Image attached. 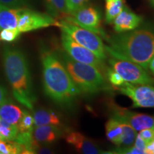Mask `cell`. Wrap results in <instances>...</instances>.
I'll list each match as a JSON object with an SVG mask.
<instances>
[{
    "instance_id": "obj_1",
    "label": "cell",
    "mask_w": 154,
    "mask_h": 154,
    "mask_svg": "<svg viewBox=\"0 0 154 154\" xmlns=\"http://www.w3.org/2000/svg\"><path fill=\"white\" fill-rule=\"evenodd\" d=\"M106 41V51L112 57L134 62L146 71L154 57V32L147 29H139L119 33Z\"/></svg>"
},
{
    "instance_id": "obj_2",
    "label": "cell",
    "mask_w": 154,
    "mask_h": 154,
    "mask_svg": "<svg viewBox=\"0 0 154 154\" xmlns=\"http://www.w3.org/2000/svg\"><path fill=\"white\" fill-rule=\"evenodd\" d=\"M44 89L56 103L70 106L82 94L67 72L57 53L47 48L41 49Z\"/></svg>"
},
{
    "instance_id": "obj_3",
    "label": "cell",
    "mask_w": 154,
    "mask_h": 154,
    "mask_svg": "<svg viewBox=\"0 0 154 154\" xmlns=\"http://www.w3.org/2000/svg\"><path fill=\"white\" fill-rule=\"evenodd\" d=\"M3 57L5 73L13 95L21 104L32 110L36 97L26 57L22 51L10 47L5 48Z\"/></svg>"
},
{
    "instance_id": "obj_4",
    "label": "cell",
    "mask_w": 154,
    "mask_h": 154,
    "mask_svg": "<svg viewBox=\"0 0 154 154\" xmlns=\"http://www.w3.org/2000/svg\"><path fill=\"white\" fill-rule=\"evenodd\" d=\"M60 59L82 93L96 94L109 88L101 70L96 66L79 62L66 52L61 54Z\"/></svg>"
},
{
    "instance_id": "obj_5",
    "label": "cell",
    "mask_w": 154,
    "mask_h": 154,
    "mask_svg": "<svg viewBox=\"0 0 154 154\" xmlns=\"http://www.w3.org/2000/svg\"><path fill=\"white\" fill-rule=\"evenodd\" d=\"M59 27L61 28V32L66 33L75 42L90 50L100 60L103 61L106 59L105 45L101 36L97 34L65 19L60 20Z\"/></svg>"
},
{
    "instance_id": "obj_6",
    "label": "cell",
    "mask_w": 154,
    "mask_h": 154,
    "mask_svg": "<svg viewBox=\"0 0 154 154\" xmlns=\"http://www.w3.org/2000/svg\"><path fill=\"white\" fill-rule=\"evenodd\" d=\"M111 68L121 75L126 82L133 84L154 86V79L146 69L131 61L111 57L109 59Z\"/></svg>"
},
{
    "instance_id": "obj_7",
    "label": "cell",
    "mask_w": 154,
    "mask_h": 154,
    "mask_svg": "<svg viewBox=\"0 0 154 154\" xmlns=\"http://www.w3.org/2000/svg\"><path fill=\"white\" fill-rule=\"evenodd\" d=\"M50 26H59V22L50 16L29 9L21 8L19 10L17 29L20 33L32 32Z\"/></svg>"
},
{
    "instance_id": "obj_8",
    "label": "cell",
    "mask_w": 154,
    "mask_h": 154,
    "mask_svg": "<svg viewBox=\"0 0 154 154\" xmlns=\"http://www.w3.org/2000/svg\"><path fill=\"white\" fill-rule=\"evenodd\" d=\"M64 19L81 27L91 31L103 37L106 40L107 39L108 37L101 29V14L95 7L86 5L74 11L72 15Z\"/></svg>"
},
{
    "instance_id": "obj_9",
    "label": "cell",
    "mask_w": 154,
    "mask_h": 154,
    "mask_svg": "<svg viewBox=\"0 0 154 154\" xmlns=\"http://www.w3.org/2000/svg\"><path fill=\"white\" fill-rule=\"evenodd\" d=\"M116 88L132 100L134 108H154L153 86L126 82L124 85Z\"/></svg>"
},
{
    "instance_id": "obj_10",
    "label": "cell",
    "mask_w": 154,
    "mask_h": 154,
    "mask_svg": "<svg viewBox=\"0 0 154 154\" xmlns=\"http://www.w3.org/2000/svg\"><path fill=\"white\" fill-rule=\"evenodd\" d=\"M61 44L66 53L74 60L92 65L100 70L103 68V61L100 60L90 50L80 45L63 32H61Z\"/></svg>"
},
{
    "instance_id": "obj_11",
    "label": "cell",
    "mask_w": 154,
    "mask_h": 154,
    "mask_svg": "<svg viewBox=\"0 0 154 154\" xmlns=\"http://www.w3.org/2000/svg\"><path fill=\"white\" fill-rule=\"evenodd\" d=\"M111 117L120 122L129 124L136 131L145 128H154V118L151 116L131 111L119 106L111 105Z\"/></svg>"
},
{
    "instance_id": "obj_12",
    "label": "cell",
    "mask_w": 154,
    "mask_h": 154,
    "mask_svg": "<svg viewBox=\"0 0 154 154\" xmlns=\"http://www.w3.org/2000/svg\"><path fill=\"white\" fill-rule=\"evenodd\" d=\"M142 22L143 17L133 12L126 6H124L122 11L113 21V29L117 33L130 32L138 28Z\"/></svg>"
},
{
    "instance_id": "obj_13",
    "label": "cell",
    "mask_w": 154,
    "mask_h": 154,
    "mask_svg": "<svg viewBox=\"0 0 154 154\" xmlns=\"http://www.w3.org/2000/svg\"><path fill=\"white\" fill-rule=\"evenodd\" d=\"M66 141L80 153L85 154L103 153L93 140L79 132L71 131L66 136Z\"/></svg>"
},
{
    "instance_id": "obj_14",
    "label": "cell",
    "mask_w": 154,
    "mask_h": 154,
    "mask_svg": "<svg viewBox=\"0 0 154 154\" xmlns=\"http://www.w3.org/2000/svg\"><path fill=\"white\" fill-rule=\"evenodd\" d=\"M61 136L60 128L55 125L36 126L32 132V137L38 143H52Z\"/></svg>"
},
{
    "instance_id": "obj_15",
    "label": "cell",
    "mask_w": 154,
    "mask_h": 154,
    "mask_svg": "<svg viewBox=\"0 0 154 154\" xmlns=\"http://www.w3.org/2000/svg\"><path fill=\"white\" fill-rule=\"evenodd\" d=\"M20 9L9 8L0 5V31L17 28Z\"/></svg>"
},
{
    "instance_id": "obj_16",
    "label": "cell",
    "mask_w": 154,
    "mask_h": 154,
    "mask_svg": "<svg viewBox=\"0 0 154 154\" xmlns=\"http://www.w3.org/2000/svg\"><path fill=\"white\" fill-rule=\"evenodd\" d=\"M23 111L13 103H7V101L0 105V118L13 125H17L22 118Z\"/></svg>"
},
{
    "instance_id": "obj_17",
    "label": "cell",
    "mask_w": 154,
    "mask_h": 154,
    "mask_svg": "<svg viewBox=\"0 0 154 154\" xmlns=\"http://www.w3.org/2000/svg\"><path fill=\"white\" fill-rule=\"evenodd\" d=\"M34 123L35 126H44V125H55L59 126L61 124L59 116L54 111L48 109H39L34 113Z\"/></svg>"
},
{
    "instance_id": "obj_18",
    "label": "cell",
    "mask_w": 154,
    "mask_h": 154,
    "mask_svg": "<svg viewBox=\"0 0 154 154\" xmlns=\"http://www.w3.org/2000/svg\"><path fill=\"white\" fill-rule=\"evenodd\" d=\"M48 14L54 18L62 20L69 16L65 0H44Z\"/></svg>"
},
{
    "instance_id": "obj_19",
    "label": "cell",
    "mask_w": 154,
    "mask_h": 154,
    "mask_svg": "<svg viewBox=\"0 0 154 154\" xmlns=\"http://www.w3.org/2000/svg\"><path fill=\"white\" fill-rule=\"evenodd\" d=\"M106 135L108 140L113 143L114 145L121 146V137L122 134V128H121L120 121L111 117L106 121L105 125Z\"/></svg>"
},
{
    "instance_id": "obj_20",
    "label": "cell",
    "mask_w": 154,
    "mask_h": 154,
    "mask_svg": "<svg viewBox=\"0 0 154 154\" xmlns=\"http://www.w3.org/2000/svg\"><path fill=\"white\" fill-rule=\"evenodd\" d=\"M106 2V22L109 24L113 21L125 6L124 0H105Z\"/></svg>"
},
{
    "instance_id": "obj_21",
    "label": "cell",
    "mask_w": 154,
    "mask_h": 154,
    "mask_svg": "<svg viewBox=\"0 0 154 154\" xmlns=\"http://www.w3.org/2000/svg\"><path fill=\"white\" fill-rule=\"evenodd\" d=\"M122 128V134L121 137V146L122 147H129L134 143L135 138L137 134L136 131L129 124L120 122Z\"/></svg>"
},
{
    "instance_id": "obj_22",
    "label": "cell",
    "mask_w": 154,
    "mask_h": 154,
    "mask_svg": "<svg viewBox=\"0 0 154 154\" xmlns=\"http://www.w3.org/2000/svg\"><path fill=\"white\" fill-rule=\"evenodd\" d=\"M18 134L17 125H13L0 118V136L3 140H14Z\"/></svg>"
},
{
    "instance_id": "obj_23",
    "label": "cell",
    "mask_w": 154,
    "mask_h": 154,
    "mask_svg": "<svg viewBox=\"0 0 154 154\" xmlns=\"http://www.w3.org/2000/svg\"><path fill=\"white\" fill-rule=\"evenodd\" d=\"M34 118L28 111H23L22 118L20 119L17 126L19 133L33 132L34 129Z\"/></svg>"
},
{
    "instance_id": "obj_24",
    "label": "cell",
    "mask_w": 154,
    "mask_h": 154,
    "mask_svg": "<svg viewBox=\"0 0 154 154\" xmlns=\"http://www.w3.org/2000/svg\"><path fill=\"white\" fill-rule=\"evenodd\" d=\"M106 76L109 82L115 88L124 85L125 82H126V81L121 77V75L112 68L107 69Z\"/></svg>"
},
{
    "instance_id": "obj_25",
    "label": "cell",
    "mask_w": 154,
    "mask_h": 154,
    "mask_svg": "<svg viewBox=\"0 0 154 154\" xmlns=\"http://www.w3.org/2000/svg\"><path fill=\"white\" fill-rule=\"evenodd\" d=\"M21 33L18 29H6L0 32V39L7 42H11L17 39Z\"/></svg>"
},
{
    "instance_id": "obj_26",
    "label": "cell",
    "mask_w": 154,
    "mask_h": 154,
    "mask_svg": "<svg viewBox=\"0 0 154 154\" xmlns=\"http://www.w3.org/2000/svg\"><path fill=\"white\" fill-rule=\"evenodd\" d=\"M65 1H66L67 11L70 16L79 9L87 5L90 0H65Z\"/></svg>"
},
{
    "instance_id": "obj_27",
    "label": "cell",
    "mask_w": 154,
    "mask_h": 154,
    "mask_svg": "<svg viewBox=\"0 0 154 154\" xmlns=\"http://www.w3.org/2000/svg\"><path fill=\"white\" fill-rule=\"evenodd\" d=\"M28 4V0H0V5L9 8H24Z\"/></svg>"
},
{
    "instance_id": "obj_28",
    "label": "cell",
    "mask_w": 154,
    "mask_h": 154,
    "mask_svg": "<svg viewBox=\"0 0 154 154\" xmlns=\"http://www.w3.org/2000/svg\"><path fill=\"white\" fill-rule=\"evenodd\" d=\"M124 153V154H143V151L138 149L134 146H129V147H122L116 149L114 152H111V153Z\"/></svg>"
},
{
    "instance_id": "obj_29",
    "label": "cell",
    "mask_w": 154,
    "mask_h": 154,
    "mask_svg": "<svg viewBox=\"0 0 154 154\" xmlns=\"http://www.w3.org/2000/svg\"><path fill=\"white\" fill-rule=\"evenodd\" d=\"M138 134L145 140L147 144L154 140V128H145V129L140 131V133Z\"/></svg>"
},
{
    "instance_id": "obj_30",
    "label": "cell",
    "mask_w": 154,
    "mask_h": 154,
    "mask_svg": "<svg viewBox=\"0 0 154 154\" xmlns=\"http://www.w3.org/2000/svg\"><path fill=\"white\" fill-rule=\"evenodd\" d=\"M134 144L135 147L137 148L138 149L140 150V151H143L144 153H146L145 150H146V145H147V143H146V142L143 139V138L140 137L139 134L136 135Z\"/></svg>"
},
{
    "instance_id": "obj_31",
    "label": "cell",
    "mask_w": 154,
    "mask_h": 154,
    "mask_svg": "<svg viewBox=\"0 0 154 154\" xmlns=\"http://www.w3.org/2000/svg\"><path fill=\"white\" fill-rule=\"evenodd\" d=\"M145 152L147 154H154V140L146 145Z\"/></svg>"
},
{
    "instance_id": "obj_32",
    "label": "cell",
    "mask_w": 154,
    "mask_h": 154,
    "mask_svg": "<svg viewBox=\"0 0 154 154\" xmlns=\"http://www.w3.org/2000/svg\"><path fill=\"white\" fill-rule=\"evenodd\" d=\"M6 101V93L3 87L0 86V105Z\"/></svg>"
},
{
    "instance_id": "obj_33",
    "label": "cell",
    "mask_w": 154,
    "mask_h": 154,
    "mask_svg": "<svg viewBox=\"0 0 154 154\" xmlns=\"http://www.w3.org/2000/svg\"><path fill=\"white\" fill-rule=\"evenodd\" d=\"M149 69L151 70L152 74L154 75V57L152 58L151 61H150L149 65Z\"/></svg>"
},
{
    "instance_id": "obj_34",
    "label": "cell",
    "mask_w": 154,
    "mask_h": 154,
    "mask_svg": "<svg viewBox=\"0 0 154 154\" xmlns=\"http://www.w3.org/2000/svg\"><path fill=\"white\" fill-rule=\"evenodd\" d=\"M149 2H151V5L154 7V0H149Z\"/></svg>"
},
{
    "instance_id": "obj_35",
    "label": "cell",
    "mask_w": 154,
    "mask_h": 154,
    "mask_svg": "<svg viewBox=\"0 0 154 154\" xmlns=\"http://www.w3.org/2000/svg\"><path fill=\"white\" fill-rule=\"evenodd\" d=\"M0 138H1V136H0Z\"/></svg>"
}]
</instances>
